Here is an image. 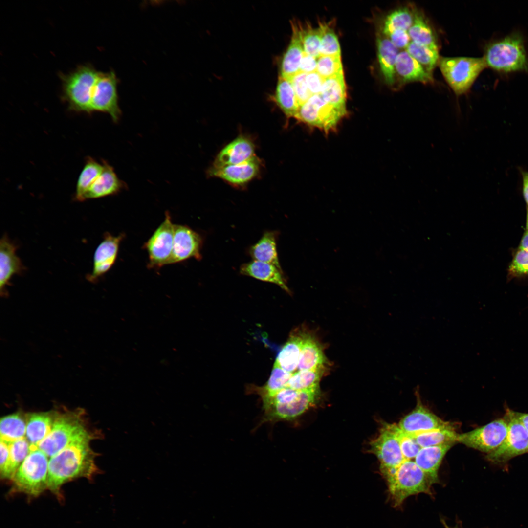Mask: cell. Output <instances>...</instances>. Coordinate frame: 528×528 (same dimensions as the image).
Instances as JSON below:
<instances>
[{"instance_id":"1","label":"cell","mask_w":528,"mask_h":528,"mask_svg":"<svg viewBox=\"0 0 528 528\" xmlns=\"http://www.w3.org/2000/svg\"><path fill=\"white\" fill-rule=\"evenodd\" d=\"M93 438L86 429L49 459L48 489L59 499L62 498L64 484L78 478L90 479L97 473L95 454L90 446Z\"/></svg>"},{"instance_id":"2","label":"cell","mask_w":528,"mask_h":528,"mask_svg":"<svg viewBox=\"0 0 528 528\" xmlns=\"http://www.w3.org/2000/svg\"><path fill=\"white\" fill-rule=\"evenodd\" d=\"M483 58L486 67L501 73L528 71L524 40L518 32L489 43L485 47Z\"/></svg>"},{"instance_id":"3","label":"cell","mask_w":528,"mask_h":528,"mask_svg":"<svg viewBox=\"0 0 528 528\" xmlns=\"http://www.w3.org/2000/svg\"><path fill=\"white\" fill-rule=\"evenodd\" d=\"M395 507L400 506L409 496L429 493L435 482L412 460H405L397 468L382 473Z\"/></svg>"},{"instance_id":"4","label":"cell","mask_w":528,"mask_h":528,"mask_svg":"<svg viewBox=\"0 0 528 528\" xmlns=\"http://www.w3.org/2000/svg\"><path fill=\"white\" fill-rule=\"evenodd\" d=\"M100 72L90 64L78 66L69 73L60 74L62 98L71 110L91 113L93 90Z\"/></svg>"},{"instance_id":"5","label":"cell","mask_w":528,"mask_h":528,"mask_svg":"<svg viewBox=\"0 0 528 528\" xmlns=\"http://www.w3.org/2000/svg\"><path fill=\"white\" fill-rule=\"evenodd\" d=\"M48 458L39 449L30 450L11 479V492L36 497L48 489Z\"/></svg>"},{"instance_id":"6","label":"cell","mask_w":528,"mask_h":528,"mask_svg":"<svg viewBox=\"0 0 528 528\" xmlns=\"http://www.w3.org/2000/svg\"><path fill=\"white\" fill-rule=\"evenodd\" d=\"M438 66L457 96L467 93L481 72L486 67L483 57L440 56Z\"/></svg>"},{"instance_id":"7","label":"cell","mask_w":528,"mask_h":528,"mask_svg":"<svg viewBox=\"0 0 528 528\" xmlns=\"http://www.w3.org/2000/svg\"><path fill=\"white\" fill-rule=\"evenodd\" d=\"M82 411H66L56 414L49 434L36 446L48 457H52L66 448L75 438L86 430Z\"/></svg>"},{"instance_id":"8","label":"cell","mask_w":528,"mask_h":528,"mask_svg":"<svg viewBox=\"0 0 528 528\" xmlns=\"http://www.w3.org/2000/svg\"><path fill=\"white\" fill-rule=\"evenodd\" d=\"M346 112V108L335 107L325 101L320 94H315L299 107L294 117L328 132L335 129Z\"/></svg>"},{"instance_id":"9","label":"cell","mask_w":528,"mask_h":528,"mask_svg":"<svg viewBox=\"0 0 528 528\" xmlns=\"http://www.w3.org/2000/svg\"><path fill=\"white\" fill-rule=\"evenodd\" d=\"M506 410L505 417L508 422L507 435L502 443L487 453L486 459L496 464H504L515 457L528 452V433L514 414Z\"/></svg>"},{"instance_id":"10","label":"cell","mask_w":528,"mask_h":528,"mask_svg":"<svg viewBox=\"0 0 528 528\" xmlns=\"http://www.w3.org/2000/svg\"><path fill=\"white\" fill-rule=\"evenodd\" d=\"M507 431L508 422L504 416L470 431L459 434L457 441L487 454L502 443Z\"/></svg>"},{"instance_id":"11","label":"cell","mask_w":528,"mask_h":528,"mask_svg":"<svg viewBox=\"0 0 528 528\" xmlns=\"http://www.w3.org/2000/svg\"><path fill=\"white\" fill-rule=\"evenodd\" d=\"M118 79L113 71L100 72L95 85L91 101V110L106 112L117 122L121 111L118 105Z\"/></svg>"},{"instance_id":"12","label":"cell","mask_w":528,"mask_h":528,"mask_svg":"<svg viewBox=\"0 0 528 528\" xmlns=\"http://www.w3.org/2000/svg\"><path fill=\"white\" fill-rule=\"evenodd\" d=\"M174 226L167 212L163 221L144 244L149 256V267L160 268L169 264L173 250Z\"/></svg>"},{"instance_id":"13","label":"cell","mask_w":528,"mask_h":528,"mask_svg":"<svg viewBox=\"0 0 528 528\" xmlns=\"http://www.w3.org/2000/svg\"><path fill=\"white\" fill-rule=\"evenodd\" d=\"M370 450L378 459L382 474L397 468L405 460L389 423L383 424L378 436L371 442Z\"/></svg>"},{"instance_id":"14","label":"cell","mask_w":528,"mask_h":528,"mask_svg":"<svg viewBox=\"0 0 528 528\" xmlns=\"http://www.w3.org/2000/svg\"><path fill=\"white\" fill-rule=\"evenodd\" d=\"M202 242L200 235L188 226L174 224L173 250L169 264L192 258L200 260Z\"/></svg>"},{"instance_id":"15","label":"cell","mask_w":528,"mask_h":528,"mask_svg":"<svg viewBox=\"0 0 528 528\" xmlns=\"http://www.w3.org/2000/svg\"><path fill=\"white\" fill-rule=\"evenodd\" d=\"M261 165V161L255 155L238 164L220 167L211 166L207 174L209 176L220 178L234 187H242L258 176Z\"/></svg>"},{"instance_id":"16","label":"cell","mask_w":528,"mask_h":528,"mask_svg":"<svg viewBox=\"0 0 528 528\" xmlns=\"http://www.w3.org/2000/svg\"><path fill=\"white\" fill-rule=\"evenodd\" d=\"M399 427L409 435L444 428L452 425L431 412L417 398L415 408L403 417L398 424Z\"/></svg>"},{"instance_id":"17","label":"cell","mask_w":528,"mask_h":528,"mask_svg":"<svg viewBox=\"0 0 528 528\" xmlns=\"http://www.w3.org/2000/svg\"><path fill=\"white\" fill-rule=\"evenodd\" d=\"M123 234L113 236L109 233L104 235L101 242L96 247L93 256V268L87 275V279L95 283L106 274L115 263Z\"/></svg>"},{"instance_id":"18","label":"cell","mask_w":528,"mask_h":528,"mask_svg":"<svg viewBox=\"0 0 528 528\" xmlns=\"http://www.w3.org/2000/svg\"><path fill=\"white\" fill-rule=\"evenodd\" d=\"M17 246L6 235L0 241V289L5 295L6 287L9 285L12 277L22 274L25 270L20 258L16 254Z\"/></svg>"},{"instance_id":"19","label":"cell","mask_w":528,"mask_h":528,"mask_svg":"<svg viewBox=\"0 0 528 528\" xmlns=\"http://www.w3.org/2000/svg\"><path fill=\"white\" fill-rule=\"evenodd\" d=\"M255 145L246 136H238L217 155L212 166L220 167L242 163L255 156Z\"/></svg>"},{"instance_id":"20","label":"cell","mask_w":528,"mask_h":528,"mask_svg":"<svg viewBox=\"0 0 528 528\" xmlns=\"http://www.w3.org/2000/svg\"><path fill=\"white\" fill-rule=\"evenodd\" d=\"M291 24L292 30L291 40L282 58L280 75L289 79L299 72L304 53L302 26L293 21Z\"/></svg>"},{"instance_id":"21","label":"cell","mask_w":528,"mask_h":528,"mask_svg":"<svg viewBox=\"0 0 528 528\" xmlns=\"http://www.w3.org/2000/svg\"><path fill=\"white\" fill-rule=\"evenodd\" d=\"M396 78H399L403 84L420 82L424 84L434 82L433 75L414 59L406 50L398 54L395 65Z\"/></svg>"},{"instance_id":"22","label":"cell","mask_w":528,"mask_h":528,"mask_svg":"<svg viewBox=\"0 0 528 528\" xmlns=\"http://www.w3.org/2000/svg\"><path fill=\"white\" fill-rule=\"evenodd\" d=\"M240 272L243 275L275 284L286 292H290L282 269L271 264L253 260L242 264Z\"/></svg>"},{"instance_id":"23","label":"cell","mask_w":528,"mask_h":528,"mask_svg":"<svg viewBox=\"0 0 528 528\" xmlns=\"http://www.w3.org/2000/svg\"><path fill=\"white\" fill-rule=\"evenodd\" d=\"M103 169L84 196V200L103 198L117 193L125 186L113 168L103 161Z\"/></svg>"},{"instance_id":"24","label":"cell","mask_w":528,"mask_h":528,"mask_svg":"<svg viewBox=\"0 0 528 528\" xmlns=\"http://www.w3.org/2000/svg\"><path fill=\"white\" fill-rule=\"evenodd\" d=\"M376 45L380 70L386 84L394 87L396 82L395 65L399 51L382 33L377 36Z\"/></svg>"},{"instance_id":"25","label":"cell","mask_w":528,"mask_h":528,"mask_svg":"<svg viewBox=\"0 0 528 528\" xmlns=\"http://www.w3.org/2000/svg\"><path fill=\"white\" fill-rule=\"evenodd\" d=\"M307 333L302 329L294 330L279 353L274 364L288 372H296Z\"/></svg>"},{"instance_id":"26","label":"cell","mask_w":528,"mask_h":528,"mask_svg":"<svg viewBox=\"0 0 528 528\" xmlns=\"http://www.w3.org/2000/svg\"><path fill=\"white\" fill-rule=\"evenodd\" d=\"M452 444H445L421 448L414 461L435 483L438 481V470L442 460Z\"/></svg>"},{"instance_id":"27","label":"cell","mask_w":528,"mask_h":528,"mask_svg":"<svg viewBox=\"0 0 528 528\" xmlns=\"http://www.w3.org/2000/svg\"><path fill=\"white\" fill-rule=\"evenodd\" d=\"M326 364L328 361L321 344L315 336L307 332L301 351L297 371L326 369Z\"/></svg>"},{"instance_id":"28","label":"cell","mask_w":528,"mask_h":528,"mask_svg":"<svg viewBox=\"0 0 528 528\" xmlns=\"http://www.w3.org/2000/svg\"><path fill=\"white\" fill-rule=\"evenodd\" d=\"M56 414L52 412L34 413L26 421V438L30 447L36 446L49 434Z\"/></svg>"},{"instance_id":"29","label":"cell","mask_w":528,"mask_h":528,"mask_svg":"<svg viewBox=\"0 0 528 528\" xmlns=\"http://www.w3.org/2000/svg\"><path fill=\"white\" fill-rule=\"evenodd\" d=\"M278 232H265L260 239L249 249V254L254 260L271 264L280 269L277 250Z\"/></svg>"},{"instance_id":"30","label":"cell","mask_w":528,"mask_h":528,"mask_svg":"<svg viewBox=\"0 0 528 528\" xmlns=\"http://www.w3.org/2000/svg\"><path fill=\"white\" fill-rule=\"evenodd\" d=\"M272 98L287 118L295 117L300 106L290 79L279 75Z\"/></svg>"},{"instance_id":"31","label":"cell","mask_w":528,"mask_h":528,"mask_svg":"<svg viewBox=\"0 0 528 528\" xmlns=\"http://www.w3.org/2000/svg\"><path fill=\"white\" fill-rule=\"evenodd\" d=\"M408 33L411 41L439 50L437 40L432 27L422 12L416 7L414 21Z\"/></svg>"},{"instance_id":"32","label":"cell","mask_w":528,"mask_h":528,"mask_svg":"<svg viewBox=\"0 0 528 528\" xmlns=\"http://www.w3.org/2000/svg\"><path fill=\"white\" fill-rule=\"evenodd\" d=\"M320 94L329 104L346 108V87L344 72L325 79Z\"/></svg>"},{"instance_id":"33","label":"cell","mask_w":528,"mask_h":528,"mask_svg":"<svg viewBox=\"0 0 528 528\" xmlns=\"http://www.w3.org/2000/svg\"><path fill=\"white\" fill-rule=\"evenodd\" d=\"M458 435L455 430L454 426L452 425L410 436L422 448L445 444L454 445L458 442Z\"/></svg>"},{"instance_id":"34","label":"cell","mask_w":528,"mask_h":528,"mask_svg":"<svg viewBox=\"0 0 528 528\" xmlns=\"http://www.w3.org/2000/svg\"><path fill=\"white\" fill-rule=\"evenodd\" d=\"M103 164L93 158L88 157L84 166L79 176L76 187L75 199L84 201V196L90 187L101 173Z\"/></svg>"},{"instance_id":"35","label":"cell","mask_w":528,"mask_h":528,"mask_svg":"<svg viewBox=\"0 0 528 528\" xmlns=\"http://www.w3.org/2000/svg\"><path fill=\"white\" fill-rule=\"evenodd\" d=\"M26 422L20 413L2 418L0 422V439L10 442L24 438Z\"/></svg>"},{"instance_id":"36","label":"cell","mask_w":528,"mask_h":528,"mask_svg":"<svg viewBox=\"0 0 528 528\" xmlns=\"http://www.w3.org/2000/svg\"><path fill=\"white\" fill-rule=\"evenodd\" d=\"M415 7L403 6L398 8L386 17L382 29L384 34L396 29L408 31L414 18Z\"/></svg>"},{"instance_id":"37","label":"cell","mask_w":528,"mask_h":528,"mask_svg":"<svg viewBox=\"0 0 528 528\" xmlns=\"http://www.w3.org/2000/svg\"><path fill=\"white\" fill-rule=\"evenodd\" d=\"M430 74L438 66L440 56L439 50L430 48L411 41L405 49Z\"/></svg>"},{"instance_id":"38","label":"cell","mask_w":528,"mask_h":528,"mask_svg":"<svg viewBox=\"0 0 528 528\" xmlns=\"http://www.w3.org/2000/svg\"><path fill=\"white\" fill-rule=\"evenodd\" d=\"M326 369L297 371L293 373L286 388L297 391L319 387V382Z\"/></svg>"},{"instance_id":"39","label":"cell","mask_w":528,"mask_h":528,"mask_svg":"<svg viewBox=\"0 0 528 528\" xmlns=\"http://www.w3.org/2000/svg\"><path fill=\"white\" fill-rule=\"evenodd\" d=\"M8 443L9 462L4 479L11 480L29 453L30 445L25 437Z\"/></svg>"},{"instance_id":"40","label":"cell","mask_w":528,"mask_h":528,"mask_svg":"<svg viewBox=\"0 0 528 528\" xmlns=\"http://www.w3.org/2000/svg\"><path fill=\"white\" fill-rule=\"evenodd\" d=\"M292 374L274 364L266 384L263 387L255 388L252 391L256 392L260 396L275 393L286 387Z\"/></svg>"},{"instance_id":"41","label":"cell","mask_w":528,"mask_h":528,"mask_svg":"<svg viewBox=\"0 0 528 528\" xmlns=\"http://www.w3.org/2000/svg\"><path fill=\"white\" fill-rule=\"evenodd\" d=\"M319 26L321 31L320 56H341L339 42L333 28L326 23H320Z\"/></svg>"},{"instance_id":"42","label":"cell","mask_w":528,"mask_h":528,"mask_svg":"<svg viewBox=\"0 0 528 528\" xmlns=\"http://www.w3.org/2000/svg\"><path fill=\"white\" fill-rule=\"evenodd\" d=\"M399 443L402 454L405 460L415 459L421 449L416 440L403 431L398 424L389 423Z\"/></svg>"},{"instance_id":"43","label":"cell","mask_w":528,"mask_h":528,"mask_svg":"<svg viewBox=\"0 0 528 528\" xmlns=\"http://www.w3.org/2000/svg\"><path fill=\"white\" fill-rule=\"evenodd\" d=\"M302 34L304 52L318 58L321 38L320 27L313 28L308 23L306 26L302 27Z\"/></svg>"},{"instance_id":"44","label":"cell","mask_w":528,"mask_h":528,"mask_svg":"<svg viewBox=\"0 0 528 528\" xmlns=\"http://www.w3.org/2000/svg\"><path fill=\"white\" fill-rule=\"evenodd\" d=\"M316 72L325 79L343 72L341 56H319Z\"/></svg>"},{"instance_id":"45","label":"cell","mask_w":528,"mask_h":528,"mask_svg":"<svg viewBox=\"0 0 528 528\" xmlns=\"http://www.w3.org/2000/svg\"><path fill=\"white\" fill-rule=\"evenodd\" d=\"M528 276V251L518 248L508 268L509 280Z\"/></svg>"},{"instance_id":"46","label":"cell","mask_w":528,"mask_h":528,"mask_svg":"<svg viewBox=\"0 0 528 528\" xmlns=\"http://www.w3.org/2000/svg\"><path fill=\"white\" fill-rule=\"evenodd\" d=\"M307 74L299 72L290 79L299 106L307 102L312 95L307 84Z\"/></svg>"},{"instance_id":"47","label":"cell","mask_w":528,"mask_h":528,"mask_svg":"<svg viewBox=\"0 0 528 528\" xmlns=\"http://www.w3.org/2000/svg\"><path fill=\"white\" fill-rule=\"evenodd\" d=\"M398 49L405 50L411 41L408 31L401 29L394 30L384 34Z\"/></svg>"},{"instance_id":"48","label":"cell","mask_w":528,"mask_h":528,"mask_svg":"<svg viewBox=\"0 0 528 528\" xmlns=\"http://www.w3.org/2000/svg\"><path fill=\"white\" fill-rule=\"evenodd\" d=\"M324 80L316 71L307 74V84L312 95L320 94Z\"/></svg>"},{"instance_id":"49","label":"cell","mask_w":528,"mask_h":528,"mask_svg":"<svg viewBox=\"0 0 528 528\" xmlns=\"http://www.w3.org/2000/svg\"><path fill=\"white\" fill-rule=\"evenodd\" d=\"M0 473L1 478L4 479L9 462V443L0 439Z\"/></svg>"},{"instance_id":"50","label":"cell","mask_w":528,"mask_h":528,"mask_svg":"<svg viewBox=\"0 0 528 528\" xmlns=\"http://www.w3.org/2000/svg\"><path fill=\"white\" fill-rule=\"evenodd\" d=\"M317 59L318 58L304 52L300 66L299 72L308 74L316 71Z\"/></svg>"},{"instance_id":"51","label":"cell","mask_w":528,"mask_h":528,"mask_svg":"<svg viewBox=\"0 0 528 528\" xmlns=\"http://www.w3.org/2000/svg\"><path fill=\"white\" fill-rule=\"evenodd\" d=\"M519 170L522 179V195L527 205V207H528V171L523 169L521 167L519 168Z\"/></svg>"},{"instance_id":"52","label":"cell","mask_w":528,"mask_h":528,"mask_svg":"<svg viewBox=\"0 0 528 528\" xmlns=\"http://www.w3.org/2000/svg\"><path fill=\"white\" fill-rule=\"evenodd\" d=\"M514 414L528 433V414L513 411Z\"/></svg>"},{"instance_id":"53","label":"cell","mask_w":528,"mask_h":528,"mask_svg":"<svg viewBox=\"0 0 528 528\" xmlns=\"http://www.w3.org/2000/svg\"><path fill=\"white\" fill-rule=\"evenodd\" d=\"M519 248L528 251V232L525 231L520 241Z\"/></svg>"},{"instance_id":"54","label":"cell","mask_w":528,"mask_h":528,"mask_svg":"<svg viewBox=\"0 0 528 528\" xmlns=\"http://www.w3.org/2000/svg\"><path fill=\"white\" fill-rule=\"evenodd\" d=\"M526 231L528 232V207H527L526 211Z\"/></svg>"},{"instance_id":"55","label":"cell","mask_w":528,"mask_h":528,"mask_svg":"<svg viewBox=\"0 0 528 528\" xmlns=\"http://www.w3.org/2000/svg\"><path fill=\"white\" fill-rule=\"evenodd\" d=\"M447 528H448V527H447Z\"/></svg>"}]
</instances>
